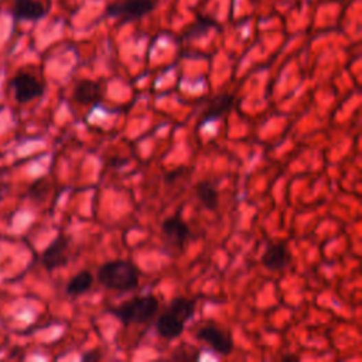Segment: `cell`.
<instances>
[{
    "mask_svg": "<svg viewBox=\"0 0 362 362\" xmlns=\"http://www.w3.org/2000/svg\"><path fill=\"white\" fill-rule=\"evenodd\" d=\"M196 313V300L188 297L173 299L156 320V331L161 339L172 341L184 332L185 324Z\"/></svg>",
    "mask_w": 362,
    "mask_h": 362,
    "instance_id": "1",
    "label": "cell"
},
{
    "mask_svg": "<svg viewBox=\"0 0 362 362\" xmlns=\"http://www.w3.org/2000/svg\"><path fill=\"white\" fill-rule=\"evenodd\" d=\"M96 280L115 292H132L140 282V271L131 260H111L96 272Z\"/></svg>",
    "mask_w": 362,
    "mask_h": 362,
    "instance_id": "2",
    "label": "cell"
},
{
    "mask_svg": "<svg viewBox=\"0 0 362 362\" xmlns=\"http://www.w3.org/2000/svg\"><path fill=\"white\" fill-rule=\"evenodd\" d=\"M159 311V300L149 296H136L122 304L108 308L109 315L119 320L125 327L132 324H146Z\"/></svg>",
    "mask_w": 362,
    "mask_h": 362,
    "instance_id": "3",
    "label": "cell"
},
{
    "mask_svg": "<svg viewBox=\"0 0 362 362\" xmlns=\"http://www.w3.org/2000/svg\"><path fill=\"white\" fill-rule=\"evenodd\" d=\"M156 5L157 0H120V2L109 5L106 13L109 17L131 21L152 13Z\"/></svg>",
    "mask_w": 362,
    "mask_h": 362,
    "instance_id": "4",
    "label": "cell"
},
{
    "mask_svg": "<svg viewBox=\"0 0 362 362\" xmlns=\"http://www.w3.org/2000/svg\"><path fill=\"white\" fill-rule=\"evenodd\" d=\"M161 235L167 248L180 252L191 238V229L180 216H170L161 224Z\"/></svg>",
    "mask_w": 362,
    "mask_h": 362,
    "instance_id": "5",
    "label": "cell"
},
{
    "mask_svg": "<svg viewBox=\"0 0 362 362\" xmlns=\"http://www.w3.org/2000/svg\"><path fill=\"white\" fill-rule=\"evenodd\" d=\"M12 87L14 91L16 101L21 105L41 98L45 91L44 84L34 76L29 74V72H19L12 80Z\"/></svg>",
    "mask_w": 362,
    "mask_h": 362,
    "instance_id": "6",
    "label": "cell"
},
{
    "mask_svg": "<svg viewBox=\"0 0 362 362\" xmlns=\"http://www.w3.org/2000/svg\"><path fill=\"white\" fill-rule=\"evenodd\" d=\"M71 239L60 234L41 255V263L47 272H54L68 263V248Z\"/></svg>",
    "mask_w": 362,
    "mask_h": 362,
    "instance_id": "7",
    "label": "cell"
},
{
    "mask_svg": "<svg viewBox=\"0 0 362 362\" xmlns=\"http://www.w3.org/2000/svg\"><path fill=\"white\" fill-rule=\"evenodd\" d=\"M197 340L204 341L211 347V350L220 355H228L234 350V341L229 332L215 327V326H204L197 331Z\"/></svg>",
    "mask_w": 362,
    "mask_h": 362,
    "instance_id": "8",
    "label": "cell"
},
{
    "mask_svg": "<svg viewBox=\"0 0 362 362\" xmlns=\"http://www.w3.org/2000/svg\"><path fill=\"white\" fill-rule=\"evenodd\" d=\"M50 12V0H13L12 16L19 21H38Z\"/></svg>",
    "mask_w": 362,
    "mask_h": 362,
    "instance_id": "9",
    "label": "cell"
},
{
    "mask_svg": "<svg viewBox=\"0 0 362 362\" xmlns=\"http://www.w3.org/2000/svg\"><path fill=\"white\" fill-rule=\"evenodd\" d=\"M292 262V253L289 252L286 244L275 242L271 244L260 258V263L269 272H280L286 269Z\"/></svg>",
    "mask_w": 362,
    "mask_h": 362,
    "instance_id": "10",
    "label": "cell"
},
{
    "mask_svg": "<svg viewBox=\"0 0 362 362\" xmlns=\"http://www.w3.org/2000/svg\"><path fill=\"white\" fill-rule=\"evenodd\" d=\"M236 98L232 93H221L218 96H215V100L208 105V108L204 111L201 125L214 122V120L220 119L225 113H228L234 106H235Z\"/></svg>",
    "mask_w": 362,
    "mask_h": 362,
    "instance_id": "11",
    "label": "cell"
},
{
    "mask_svg": "<svg viewBox=\"0 0 362 362\" xmlns=\"http://www.w3.org/2000/svg\"><path fill=\"white\" fill-rule=\"evenodd\" d=\"M102 85L92 80H82L74 88V100L80 105H92L102 100Z\"/></svg>",
    "mask_w": 362,
    "mask_h": 362,
    "instance_id": "12",
    "label": "cell"
},
{
    "mask_svg": "<svg viewBox=\"0 0 362 362\" xmlns=\"http://www.w3.org/2000/svg\"><path fill=\"white\" fill-rule=\"evenodd\" d=\"M196 196L200 204L208 210L215 211L220 203V192L216 190L215 184L211 181H201L196 185Z\"/></svg>",
    "mask_w": 362,
    "mask_h": 362,
    "instance_id": "13",
    "label": "cell"
},
{
    "mask_svg": "<svg viewBox=\"0 0 362 362\" xmlns=\"http://www.w3.org/2000/svg\"><path fill=\"white\" fill-rule=\"evenodd\" d=\"M93 286V275L89 271H82L71 278L67 283L65 293L71 297H78L89 292Z\"/></svg>",
    "mask_w": 362,
    "mask_h": 362,
    "instance_id": "14",
    "label": "cell"
},
{
    "mask_svg": "<svg viewBox=\"0 0 362 362\" xmlns=\"http://www.w3.org/2000/svg\"><path fill=\"white\" fill-rule=\"evenodd\" d=\"M215 20L210 19V17H200L192 26L187 30L185 36L187 37H196V36H201L203 33H205L207 30H210L211 27L215 26Z\"/></svg>",
    "mask_w": 362,
    "mask_h": 362,
    "instance_id": "15",
    "label": "cell"
},
{
    "mask_svg": "<svg viewBox=\"0 0 362 362\" xmlns=\"http://www.w3.org/2000/svg\"><path fill=\"white\" fill-rule=\"evenodd\" d=\"M200 358V351L196 348H188V350H177L173 355L172 359H179V361H192Z\"/></svg>",
    "mask_w": 362,
    "mask_h": 362,
    "instance_id": "16",
    "label": "cell"
},
{
    "mask_svg": "<svg viewBox=\"0 0 362 362\" xmlns=\"http://www.w3.org/2000/svg\"><path fill=\"white\" fill-rule=\"evenodd\" d=\"M102 358V354L98 350H93V351H87L81 355V361L82 362H92V361H98Z\"/></svg>",
    "mask_w": 362,
    "mask_h": 362,
    "instance_id": "17",
    "label": "cell"
},
{
    "mask_svg": "<svg viewBox=\"0 0 362 362\" xmlns=\"http://www.w3.org/2000/svg\"><path fill=\"white\" fill-rule=\"evenodd\" d=\"M283 361H296V359H299L296 355H284L283 358H282Z\"/></svg>",
    "mask_w": 362,
    "mask_h": 362,
    "instance_id": "18",
    "label": "cell"
}]
</instances>
